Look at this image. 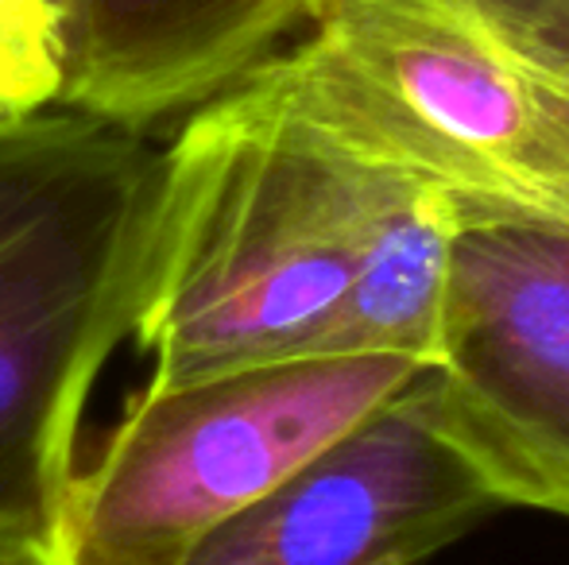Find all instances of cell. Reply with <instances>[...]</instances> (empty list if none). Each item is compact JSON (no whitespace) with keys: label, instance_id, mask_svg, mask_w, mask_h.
Instances as JSON below:
<instances>
[{"label":"cell","instance_id":"cell-8","mask_svg":"<svg viewBox=\"0 0 569 565\" xmlns=\"http://www.w3.org/2000/svg\"><path fill=\"white\" fill-rule=\"evenodd\" d=\"M59 0H0V117L59 109Z\"/></svg>","mask_w":569,"mask_h":565},{"label":"cell","instance_id":"cell-6","mask_svg":"<svg viewBox=\"0 0 569 565\" xmlns=\"http://www.w3.org/2000/svg\"><path fill=\"white\" fill-rule=\"evenodd\" d=\"M326 0H59V109L148 132L206 105L310 28Z\"/></svg>","mask_w":569,"mask_h":565},{"label":"cell","instance_id":"cell-3","mask_svg":"<svg viewBox=\"0 0 569 565\" xmlns=\"http://www.w3.org/2000/svg\"><path fill=\"white\" fill-rule=\"evenodd\" d=\"M427 369L403 353H326L140 392L98 457L70 473L62 554L70 565H179Z\"/></svg>","mask_w":569,"mask_h":565},{"label":"cell","instance_id":"cell-1","mask_svg":"<svg viewBox=\"0 0 569 565\" xmlns=\"http://www.w3.org/2000/svg\"><path fill=\"white\" fill-rule=\"evenodd\" d=\"M396 174L315 129L260 70L190 109L163 151L132 325L143 392L322 356Z\"/></svg>","mask_w":569,"mask_h":565},{"label":"cell","instance_id":"cell-7","mask_svg":"<svg viewBox=\"0 0 569 565\" xmlns=\"http://www.w3.org/2000/svg\"><path fill=\"white\" fill-rule=\"evenodd\" d=\"M457 225L461 213L442 190L399 171L368 221L357 275L322 341V356L403 353L435 369Z\"/></svg>","mask_w":569,"mask_h":565},{"label":"cell","instance_id":"cell-4","mask_svg":"<svg viewBox=\"0 0 569 565\" xmlns=\"http://www.w3.org/2000/svg\"><path fill=\"white\" fill-rule=\"evenodd\" d=\"M430 380L500 507L569 519V233L457 225Z\"/></svg>","mask_w":569,"mask_h":565},{"label":"cell","instance_id":"cell-10","mask_svg":"<svg viewBox=\"0 0 569 565\" xmlns=\"http://www.w3.org/2000/svg\"><path fill=\"white\" fill-rule=\"evenodd\" d=\"M0 565H70L59 535L47 531H0Z\"/></svg>","mask_w":569,"mask_h":565},{"label":"cell","instance_id":"cell-9","mask_svg":"<svg viewBox=\"0 0 569 565\" xmlns=\"http://www.w3.org/2000/svg\"><path fill=\"white\" fill-rule=\"evenodd\" d=\"M511 51L569 85V0H477Z\"/></svg>","mask_w":569,"mask_h":565},{"label":"cell","instance_id":"cell-5","mask_svg":"<svg viewBox=\"0 0 569 565\" xmlns=\"http://www.w3.org/2000/svg\"><path fill=\"white\" fill-rule=\"evenodd\" d=\"M496 507L427 369L179 565H422Z\"/></svg>","mask_w":569,"mask_h":565},{"label":"cell","instance_id":"cell-2","mask_svg":"<svg viewBox=\"0 0 569 565\" xmlns=\"http://www.w3.org/2000/svg\"><path fill=\"white\" fill-rule=\"evenodd\" d=\"M159 186L148 132L0 117V531L59 535L82 411L148 291Z\"/></svg>","mask_w":569,"mask_h":565}]
</instances>
